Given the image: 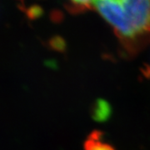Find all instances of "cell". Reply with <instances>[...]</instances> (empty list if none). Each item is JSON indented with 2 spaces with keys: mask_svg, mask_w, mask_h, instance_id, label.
I'll return each instance as SVG.
<instances>
[{
  "mask_svg": "<svg viewBox=\"0 0 150 150\" xmlns=\"http://www.w3.org/2000/svg\"><path fill=\"white\" fill-rule=\"evenodd\" d=\"M93 6L112 26L124 56L150 43V0H93Z\"/></svg>",
  "mask_w": 150,
  "mask_h": 150,
  "instance_id": "obj_1",
  "label": "cell"
},
{
  "mask_svg": "<svg viewBox=\"0 0 150 150\" xmlns=\"http://www.w3.org/2000/svg\"><path fill=\"white\" fill-rule=\"evenodd\" d=\"M100 131H93L88 136L83 144L84 150H115L110 144L105 142Z\"/></svg>",
  "mask_w": 150,
  "mask_h": 150,
  "instance_id": "obj_2",
  "label": "cell"
},
{
  "mask_svg": "<svg viewBox=\"0 0 150 150\" xmlns=\"http://www.w3.org/2000/svg\"><path fill=\"white\" fill-rule=\"evenodd\" d=\"M93 0H69L71 9L75 11H83L88 9L93 6Z\"/></svg>",
  "mask_w": 150,
  "mask_h": 150,
  "instance_id": "obj_3",
  "label": "cell"
}]
</instances>
